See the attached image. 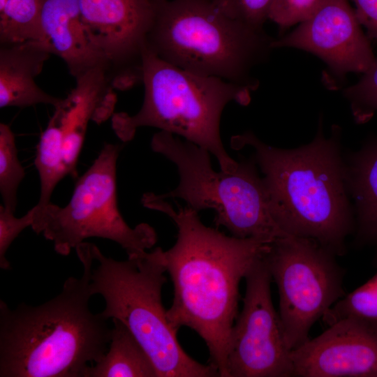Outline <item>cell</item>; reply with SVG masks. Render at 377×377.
Segmentation results:
<instances>
[{"label": "cell", "instance_id": "cell-1", "mask_svg": "<svg viewBox=\"0 0 377 377\" xmlns=\"http://www.w3.org/2000/svg\"><path fill=\"white\" fill-rule=\"evenodd\" d=\"M145 207L168 216L177 229V240L162 251L174 287L166 311L177 331L183 326L205 341L209 364L226 377V357L231 331L239 314V283L271 243L228 236L206 226L188 206L175 209L157 194L142 195Z\"/></svg>", "mask_w": 377, "mask_h": 377}, {"label": "cell", "instance_id": "cell-2", "mask_svg": "<svg viewBox=\"0 0 377 377\" xmlns=\"http://www.w3.org/2000/svg\"><path fill=\"white\" fill-rule=\"evenodd\" d=\"M75 250L83 274L68 277L57 295L14 309L0 300V377H85L107 352L112 328L89 307L87 242Z\"/></svg>", "mask_w": 377, "mask_h": 377}, {"label": "cell", "instance_id": "cell-3", "mask_svg": "<svg viewBox=\"0 0 377 377\" xmlns=\"http://www.w3.org/2000/svg\"><path fill=\"white\" fill-rule=\"evenodd\" d=\"M339 135L335 129L330 138L319 132L310 143L291 149L268 145L251 132L230 140L235 150L253 149L282 230L313 239L337 256L346 253V239L355 228Z\"/></svg>", "mask_w": 377, "mask_h": 377}, {"label": "cell", "instance_id": "cell-4", "mask_svg": "<svg viewBox=\"0 0 377 377\" xmlns=\"http://www.w3.org/2000/svg\"><path fill=\"white\" fill-rule=\"evenodd\" d=\"M154 15L146 46L184 70L255 91L253 68L273 38L224 13L213 0H151Z\"/></svg>", "mask_w": 377, "mask_h": 377}, {"label": "cell", "instance_id": "cell-5", "mask_svg": "<svg viewBox=\"0 0 377 377\" xmlns=\"http://www.w3.org/2000/svg\"><path fill=\"white\" fill-rule=\"evenodd\" d=\"M141 75L145 96L140 110L132 116L112 115V128L121 141L131 140L140 127H155L207 150L221 170L236 168L238 162L223 147L220 121L229 103H250V89L180 68L159 58L146 45L141 54Z\"/></svg>", "mask_w": 377, "mask_h": 377}, {"label": "cell", "instance_id": "cell-6", "mask_svg": "<svg viewBox=\"0 0 377 377\" xmlns=\"http://www.w3.org/2000/svg\"><path fill=\"white\" fill-rule=\"evenodd\" d=\"M90 286L105 301L101 312L130 330L151 359L157 377L219 376L211 364L189 356L179 344L162 302L167 272L161 247L117 260L89 242Z\"/></svg>", "mask_w": 377, "mask_h": 377}, {"label": "cell", "instance_id": "cell-7", "mask_svg": "<svg viewBox=\"0 0 377 377\" xmlns=\"http://www.w3.org/2000/svg\"><path fill=\"white\" fill-rule=\"evenodd\" d=\"M151 149L172 161L179 176L178 186L161 195L163 199L181 198L196 212H215L216 227L232 236L272 243L288 236L278 224L274 206L253 161L238 163L230 172L215 171L209 152L165 131L155 133Z\"/></svg>", "mask_w": 377, "mask_h": 377}, {"label": "cell", "instance_id": "cell-8", "mask_svg": "<svg viewBox=\"0 0 377 377\" xmlns=\"http://www.w3.org/2000/svg\"><path fill=\"white\" fill-rule=\"evenodd\" d=\"M121 148L118 144H104L92 165L76 182L64 207L51 202L34 207L31 228L51 241L58 254L68 256L90 237L112 240L128 256L142 253L156 243L153 227L146 223L130 227L118 209L116 168Z\"/></svg>", "mask_w": 377, "mask_h": 377}, {"label": "cell", "instance_id": "cell-9", "mask_svg": "<svg viewBox=\"0 0 377 377\" xmlns=\"http://www.w3.org/2000/svg\"><path fill=\"white\" fill-rule=\"evenodd\" d=\"M317 242L288 235L272 242L265 258L279 297V314L292 350L309 339L311 327L346 293V269Z\"/></svg>", "mask_w": 377, "mask_h": 377}, {"label": "cell", "instance_id": "cell-10", "mask_svg": "<svg viewBox=\"0 0 377 377\" xmlns=\"http://www.w3.org/2000/svg\"><path fill=\"white\" fill-rule=\"evenodd\" d=\"M265 254L244 277L246 291L230 334L226 377L293 376L291 350L272 302Z\"/></svg>", "mask_w": 377, "mask_h": 377}, {"label": "cell", "instance_id": "cell-11", "mask_svg": "<svg viewBox=\"0 0 377 377\" xmlns=\"http://www.w3.org/2000/svg\"><path fill=\"white\" fill-rule=\"evenodd\" d=\"M369 38L348 0H323L290 33L274 39V48L293 47L321 59L338 78L366 72L375 57Z\"/></svg>", "mask_w": 377, "mask_h": 377}, {"label": "cell", "instance_id": "cell-12", "mask_svg": "<svg viewBox=\"0 0 377 377\" xmlns=\"http://www.w3.org/2000/svg\"><path fill=\"white\" fill-rule=\"evenodd\" d=\"M294 377H377V337L348 320L290 353Z\"/></svg>", "mask_w": 377, "mask_h": 377}, {"label": "cell", "instance_id": "cell-13", "mask_svg": "<svg viewBox=\"0 0 377 377\" xmlns=\"http://www.w3.org/2000/svg\"><path fill=\"white\" fill-rule=\"evenodd\" d=\"M79 1L87 34L110 65L141 70L142 50L154 15L152 1Z\"/></svg>", "mask_w": 377, "mask_h": 377}, {"label": "cell", "instance_id": "cell-14", "mask_svg": "<svg viewBox=\"0 0 377 377\" xmlns=\"http://www.w3.org/2000/svg\"><path fill=\"white\" fill-rule=\"evenodd\" d=\"M40 29L38 41L63 59L75 78L97 66H110L87 34L79 0H40Z\"/></svg>", "mask_w": 377, "mask_h": 377}, {"label": "cell", "instance_id": "cell-15", "mask_svg": "<svg viewBox=\"0 0 377 377\" xmlns=\"http://www.w3.org/2000/svg\"><path fill=\"white\" fill-rule=\"evenodd\" d=\"M50 52L38 40L1 45L0 107L26 108L38 104L55 108L63 98L50 95L36 83Z\"/></svg>", "mask_w": 377, "mask_h": 377}, {"label": "cell", "instance_id": "cell-16", "mask_svg": "<svg viewBox=\"0 0 377 377\" xmlns=\"http://www.w3.org/2000/svg\"><path fill=\"white\" fill-rule=\"evenodd\" d=\"M97 66L75 78L76 84L62 103L55 108L63 131L64 163L68 175L77 177V163L83 145L87 125L106 94L109 85L107 71Z\"/></svg>", "mask_w": 377, "mask_h": 377}, {"label": "cell", "instance_id": "cell-17", "mask_svg": "<svg viewBox=\"0 0 377 377\" xmlns=\"http://www.w3.org/2000/svg\"><path fill=\"white\" fill-rule=\"evenodd\" d=\"M347 170V187L355 200L357 239L377 247V138L357 152Z\"/></svg>", "mask_w": 377, "mask_h": 377}, {"label": "cell", "instance_id": "cell-18", "mask_svg": "<svg viewBox=\"0 0 377 377\" xmlns=\"http://www.w3.org/2000/svg\"><path fill=\"white\" fill-rule=\"evenodd\" d=\"M112 321L108 350L85 377H157L151 359L130 330L120 320Z\"/></svg>", "mask_w": 377, "mask_h": 377}, {"label": "cell", "instance_id": "cell-19", "mask_svg": "<svg viewBox=\"0 0 377 377\" xmlns=\"http://www.w3.org/2000/svg\"><path fill=\"white\" fill-rule=\"evenodd\" d=\"M35 165L40 181V195L37 205H45L50 202L57 184L68 175L64 163L62 127L55 113L41 134Z\"/></svg>", "mask_w": 377, "mask_h": 377}, {"label": "cell", "instance_id": "cell-20", "mask_svg": "<svg viewBox=\"0 0 377 377\" xmlns=\"http://www.w3.org/2000/svg\"><path fill=\"white\" fill-rule=\"evenodd\" d=\"M322 320L328 326L348 320L377 337V273L338 300Z\"/></svg>", "mask_w": 377, "mask_h": 377}, {"label": "cell", "instance_id": "cell-21", "mask_svg": "<svg viewBox=\"0 0 377 377\" xmlns=\"http://www.w3.org/2000/svg\"><path fill=\"white\" fill-rule=\"evenodd\" d=\"M40 0H7L0 10L1 45L39 40Z\"/></svg>", "mask_w": 377, "mask_h": 377}, {"label": "cell", "instance_id": "cell-22", "mask_svg": "<svg viewBox=\"0 0 377 377\" xmlns=\"http://www.w3.org/2000/svg\"><path fill=\"white\" fill-rule=\"evenodd\" d=\"M25 176L16 147L15 138L10 126L0 124V192L3 205L15 212L18 187Z\"/></svg>", "mask_w": 377, "mask_h": 377}, {"label": "cell", "instance_id": "cell-23", "mask_svg": "<svg viewBox=\"0 0 377 377\" xmlns=\"http://www.w3.org/2000/svg\"><path fill=\"white\" fill-rule=\"evenodd\" d=\"M362 74L357 83L343 91L355 121L361 124L369 121L377 112V58Z\"/></svg>", "mask_w": 377, "mask_h": 377}, {"label": "cell", "instance_id": "cell-24", "mask_svg": "<svg viewBox=\"0 0 377 377\" xmlns=\"http://www.w3.org/2000/svg\"><path fill=\"white\" fill-rule=\"evenodd\" d=\"M214 3L229 17L250 27L263 29L268 19L272 0H213Z\"/></svg>", "mask_w": 377, "mask_h": 377}, {"label": "cell", "instance_id": "cell-25", "mask_svg": "<svg viewBox=\"0 0 377 377\" xmlns=\"http://www.w3.org/2000/svg\"><path fill=\"white\" fill-rule=\"evenodd\" d=\"M323 0H272L268 19L286 29L306 19Z\"/></svg>", "mask_w": 377, "mask_h": 377}, {"label": "cell", "instance_id": "cell-26", "mask_svg": "<svg viewBox=\"0 0 377 377\" xmlns=\"http://www.w3.org/2000/svg\"><path fill=\"white\" fill-rule=\"evenodd\" d=\"M34 207L25 215L18 218L15 212L0 206V267L8 270L10 264L6 254L13 242L27 228L31 227L34 220Z\"/></svg>", "mask_w": 377, "mask_h": 377}, {"label": "cell", "instance_id": "cell-27", "mask_svg": "<svg viewBox=\"0 0 377 377\" xmlns=\"http://www.w3.org/2000/svg\"><path fill=\"white\" fill-rule=\"evenodd\" d=\"M357 18L369 38L377 39V0H353Z\"/></svg>", "mask_w": 377, "mask_h": 377}, {"label": "cell", "instance_id": "cell-28", "mask_svg": "<svg viewBox=\"0 0 377 377\" xmlns=\"http://www.w3.org/2000/svg\"><path fill=\"white\" fill-rule=\"evenodd\" d=\"M7 0H0V10L3 8L6 3Z\"/></svg>", "mask_w": 377, "mask_h": 377}]
</instances>
